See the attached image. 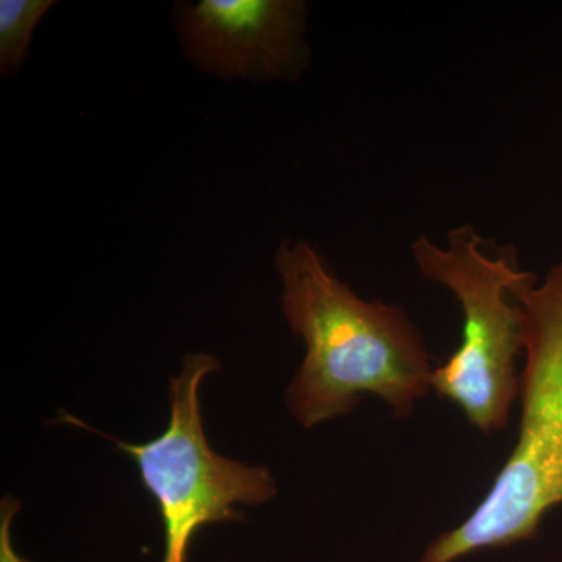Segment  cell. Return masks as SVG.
<instances>
[{
	"mask_svg": "<svg viewBox=\"0 0 562 562\" xmlns=\"http://www.w3.org/2000/svg\"><path fill=\"white\" fill-rule=\"evenodd\" d=\"M281 306L305 358L286 391L303 427L349 414L362 394L391 406L398 419L432 390V358L403 310L358 297L306 241L276 254Z\"/></svg>",
	"mask_w": 562,
	"mask_h": 562,
	"instance_id": "obj_1",
	"label": "cell"
},
{
	"mask_svg": "<svg viewBox=\"0 0 562 562\" xmlns=\"http://www.w3.org/2000/svg\"><path fill=\"white\" fill-rule=\"evenodd\" d=\"M525 368L519 438L486 498L453 530L438 536L420 562H457L480 550L530 541L562 503V265L520 295Z\"/></svg>",
	"mask_w": 562,
	"mask_h": 562,
	"instance_id": "obj_2",
	"label": "cell"
},
{
	"mask_svg": "<svg viewBox=\"0 0 562 562\" xmlns=\"http://www.w3.org/2000/svg\"><path fill=\"white\" fill-rule=\"evenodd\" d=\"M412 255L422 276L452 292L462 310L460 346L435 369L432 391L460 406L484 435L502 431L520 392V295L538 279L520 268L513 246L495 247L472 225L447 233L446 246L420 236L412 244Z\"/></svg>",
	"mask_w": 562,
	"mask_h": 562,
	"instance_id": "obj_3",
	"label": "cell"
},
{
	"mask_svg": "<svg viewBox=\"0 0 562 562\" xmlns=\"http://www.w3.org/2000/svg\"><path fill=\"white\" fill-rule=\"evenodd\" d=\"M220 369L213 355H187L169 384L168 428L149 442H116L138 464L143 484L160 509L162 562H187L192 538L202 527L243 522L238 506H260L277 494L268 468L228 460L206 441L199 390Z\"/></svg>",
	"mask_w": 562,
	"mask_h": 562,
	"instance_id": "obj_4",
	"label": "cell"
},
{
	"mask_svg": "<svg viewBox=\"0 0 562 562\" xmlns=\"http://www.w3.org/2000/svg\"><path fill=\"white\" fill-rule=\"evenodd\" d=\"M177 11L184 50L206 72L292 83L308 69V7L301 0H202Z\"/></svg>",
	"mask_w": 562,
	"mask_h": 562,
	"instance_id": "obj_5",
	"label": "cell"
},
{
	"mask_svg": "<svg viewBox=\"0 0 562 562\" xmlns=\"http://www.w3.org/2000/svg\"><path fill=\"white\" fill-rule=\"evenodd\" d=\"M55 5L52 0H2L0 2V72L13 76L27 58L33 32L41 18Z\"/></svg>",
	"mask_w": 562,
	"mask_h": 562,
	"instance_id": "obj_6",
	"label": "cell"
},
{
	"mask_svg": "<svg viewBox=\"0 0 562 562\" xmlns=\"http://www.w3.org/2000/svg\"><path fill=\"white\" fill-rule=\"evenodd\" d=\"M20 509L21 503L11 495L3 497L0 503V562H29L14 550L11 542V524Z\"/></svg>",
	"mask_w": 562,
	"mask_h": 562,
	"instance_id": "obj_7",
	"label": "cell"
}]
</instances>
